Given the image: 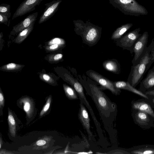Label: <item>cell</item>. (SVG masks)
Wrapping results in <instances>:
<instances>
[{
    "label": "cell",
    "instance_id": "obj_1",
    "mask_svg": "<svg viewBox=\"0 0 154 154\" xmlns=\"http://www.w3.org/2000/svg\"><path fill=\"white\" fill-rule=\"evenodd\" d=\"M80 82L85 89L86 94L91 97L95 103L104 125L108 127L112 123L116 116V105L92 80Z\"/></svg>",
    "mask_w": 154,
    "mask_h": 154
},
{
    "label": "cell",
    "instance_id": "obj_2",
    "mask_svg": "<svg viewBox=\"0 0 154 154\" xmlns=\"http://www.w3.org/2000/svg\"><path fill=\"white\" fill-rule=\"evenodd\" d=\"M154 39L152 40L150 45L139 62L131 66L127 81L135 88L141 82L144 74L152 64V51L154 48Z\"/></svg>",
    "mask_w": 154,
    "mask_h": 154
},
{
    "label": "cell",
    "instance_id": "obj_3",
    "mask_svg": "<svg viewBox=\"0 0 154 154\" xmlns=\"http://www.w3.org/2000/svg\"><path fill=\"white\" fill-rule=\"evenodd\" d=\"M73 22L75 33L80 35L88 45L95 44L100 38L102 30L101 27L88 21L85 23L81 20H74Z\"/></svg>",
    "mask_w": 154,
    "mask_h": 154
},
{
    "label": "cell",
    "instance_id": "obj_4",
    "mask_svg": "<svg viewBox=\"0 0 154 154\" xmlns=\"http://www.w3.org/2000/svg\"><path fill=\"white\" fill-rule=\"evenodd\" d=\"M109 4L124 14L135 16L146 15L145 8L135 0H108Z\"/></svg>",
    "mask_w": 154,
    "mask_h": 154
},
{
    "label": "cell",
    "instance_id": "obj_5",
    "mask_svg": "<svg viewBox=\"0 0 154 154\" xmlns=\"http://www.w3.org/2000/svg\"><path fill=\"white\" fill-rule=\"evenodd\" d=\"M86 74L90 78L100 85V88L102 90H108L116 95L120 94L121 91V90L115 87L114 82L91 70L87 71Z\"/></svg>",
    "mask_w": 154,
    "mask_h": 154
},
{
    "label": "cell",
    "instance_id": "obj_6",
    "mask_svg": "<svg viewBox=\"0 0 154 154\" xmlns=\"http://www.w3.org/2000/svg\"><path fill=\"white\" fill-rule=\"evenodd\" d=\"M140 28H138L122 36L117 39V45L123 49L129 51L132 54L135 44L142 34L140 33Z\"/></svg>",
    "mask_w": 154,
    "mask_h": 154
},
{
    "label": "cell",
    "instance_id": "obj_7",
    "mask_svg": "<svg viewBox=\"0 0 154 154\" xmlns=\"http://www.w3.org/2000/svg\"><path fill=\"white\" fill-rule=\"evenodd\" d=\"M131 116L134 123L143 129L154 128V118L147 113L131 109Z\"/></svg>",
    "mask_w": 154,
    "mask_h": 154
},
{
    "label": "cell",
    "instance_id": "obj_8",
    "mask_svg": "<svg viewBox=\"0 0 154 154\" xmlns=\"http://www.w3.org/2000/svg\"><path fill=\"white\" fill-rule=\"evenodd\" d=\"M148 36V32H144L135 44L133 49L134 56L132 61V65L137 64L145 53Z\"/></svg>",
    "mask_w": 154,
    "mask_h": 154
},
{
    "label": "cell",
    "instance_id": "obj_9",
    "mask_svg": "<svg viewBox=\"0 0 154 154\" xmlns=\"http://www.w3.org/2000/svg\"><path fill=\"white\" fill-rule=\"evenodd\" d=\"M43 0H25L19 5L14 14L12 19L13 20L19 17L24 15L34 10Z\"/></svg>",
    "mask_w": 154,
    "mask_h": 154
},
{
    "label": "cell",
    "instance_id": "obj_10",
    "mask_svg": "<svg viewBox=\"0 0 154 154\" xmlns=\"http://www.w3.org/2000/svg\"><path fill=\"white\" fill-rule=\"evenodd\" d=\"M62 2L61 0H54L45 4V8L39 17L38 23L46 22L52 17L58 10Z\"/></svg>",
    "mask_w": 154,
    "mask_h": 154
},
{
    "label": "cell",
    "instance_id": "obj_11",
    "mask_svg": "<svg viewBox=\"0 0 154 154\" xmlns=\"http://www.w3.org/2000/svg\"><path fill=\"white\" fill-rule=\"evenodd\" d=\"M80 108L78 114V118L84 128L85 130L90 138L93 137V134L91 131L90 119L87 111L85 105L81 102L80 103Z\"/></svg>",
    "mask_w": 154,
    "mask_h": 154
},
{
    "label": "cell",
    "instance_id": "obj_12",
    "mask_svg": "<svg viewBox=\"0 0 154 154\" xmlns=\"http://www.w3.org/2000/svg\"><path fill=\"white\" fill-rule=\"evenodd\" d=\"M131 109L139 110L148 113L154 118V111L144 98L133 100L131 103Z\"/></svg>",
    "mask_w": 154,
    "mask_h": 154
},
{
    "label": "cell",
    "instance_id": "obj_13",
    "mask_svg": "<svg viewBox=\"0 0 154 154\" xmlns=\"http://www.w3.org/2000/svg\"><path fill=\"white\" fill-rule=\"evenodd\" d=\"M140 83L138 90L143 93L154 88V66L149 71L146 77Z\"/></svg>",
    "mask_w": 154,
    "mask_h": 154
},
{
    "label": "cell",
    "instance_id": "obj_14",
    "mask_svg": "<svg viewBox=\"0 0 154 154\" xmlns=\"http://www.w3.org/2000/svg\"><path fill=\"white\" fill-rule=\"evenodd\" d=\"M125 150L130 154H154V145H141L134 146Z\"/></svg>",
    "mask_w": 154,
    "mask_h": 154
},
{
    "label": "cell",
    "instance_id": "obj_15",
    "mask_svg": "<svg viewBox=\"0 0 154 154\" xmlns=\"http://www.w3.org/2000/svg\"><path fill=\"white\" fill-rule=\"evenodd\" d=\"M115 87L118 89L125 90L132 92L144 98L148 99L147 95L132 86L128 81H119L114 82Z\"/></svg>",
    "mask_w": 154,
    "mask_h": 154
},
{
    "label": "cell",
    "instance_id": "obj_16",
    "mask_svg": "<svg viewBox=\"0 0 154 154\" xmlns=\"http://www.w3.org/2000/svg\"><path fill=\"white\" fill-rule=\"evenodd\" d=\"M131 23H128L118 27L113 32L111 36L112 39H118L120 38L127 31L133 26Z\"/></svg>",
    "mask_w": 154,
    "mask_h": 154
},
{
    "label": "cell",
    "instance_id": "obj_17",
    "mask_svg": "<svg viewBox=\"0 0 154 154\" xmlns=\"http://www.w3.org/2000/svg\"><path fill=\"white\" fill-rule=\"evenodd\" d=\"M103 66L107 70L116 74H119L120 71L119 63L117 61L114 60H109L105 61L103 63Z\"/></svg>",
    "mask_w": 154,
    "mask_h": 154
},
{
    "label": "cell",
    "instance_id": "obj_18",
    "mask_svg": "<svg viewBox=\"0 0 154 154\" xmlns=\"http://www.w3.org/2000/svg\"><path fill=\"white\" fill-rule=\"evenodd\" d=\"M8 117L10 131L13 137H15L16 132V124L14 118L10 112L9 111Z\"/></svg>",
    "mask_w": 154,
    "mask_h": 154
},
{
    "label": "cell",
    "instance_id": "obj_19",
    "mask_svg": "<svg viewBox=\"0 0 154 154\" xmlns=\"http://www.w3.org/2000/svg\"><path fill=\"white\" fill-rule=\"evenodd\" d=\"M64 89L67 97L69 99L73 100L79 99L77 93L74 89L67 86H65Z\"/></svg>",
    "mask_w": 154,
    "mask_h": 154
},
{
    "label": "cell",
    "instance_id": "obj_20",
    "mask_svg": "<svg viewBox=\"0 0 154 154\" xmlns=\"http://www.w3.org/2000/svg\"><path fill=\"white\" fill-rule=\"evenodd\" d=\"M23 103V108L27 115L30 116L31 115L32 111V106L31 101L29 99L27 98H24L21 100Z\"/></svg>",
    "mask_w": 154,
    "mask_h": 154
},
{
    "label": "cell",
    "instance_id": "obj_21",
    "mask_svg": "<svg viewBox=\"0 0 154 154\" xmlns=\"http://www.w3.org/2000/svg\"><path fill=\"white\" fill-rule=\"evenodd\" d=\"M11 13L9 14H3L0 13V22L1 23H3L7 24L10 21L9 18L10 17Z\"/></svg>",
    "mask_w": 154,
    "mask_h": 154
},
{
    "label": "cell",
    "instance_id": "obj_22",
    "mask_svg": "<svg viewBox=\"0 0 154 154\" xmlns=\"http://www.w3.org/2000/svg\"><path fill=\"white\" fill-rule=\"evenodd\" d=\"M10 5L2 4L0 6V13L3 14L10 13Z\"/></svg>",
    "mask_w": 154,
    "mask_h": 154
},
{
    "label": "cell",
    "instance_id": "obj_23",
    "mask_svg": "<svg viewBox=\"0 0 154 154\" xmlns=\"http://www.w3.org/2000/svg\"><path fill=\"white\" fill-rule=\"evenodd\" d=\"M51 101V97H50L48 98L45 105L40 112V116H41L44 114L48 109L50 106Z\"/></svg>",
    "mask_w": 154,
    "mask_h": 154
},
{
    "label": "cell",
    "instance_id": "obj_24",
    "mask_svg": "<svg viewBox=\"0 0 154 154\" xmlns=\"http://www.w3.org/2000/svg\"><path fill=\"white\" fill-rule=\"evenodd\" d=\"M148 99L145 98L146 101L150 105L152 108L154 109V96L149 95H146Z\"/></svg>",
    "mask_w": 154,
    "mask_h": 154
},
{
    "label": "cell",
    "instance_id": "obj_25",
    "mask_svg": "<svg viewBox=\"0 0 154 154\" xmlns=\"http://www.w3.org/2000/svg\"><path fill=\"white\" fill-rule=\"evenodd\" d=\"M4 99L3 96L2 94L0 93V106L1 108L4 106Z\"/></svg>",
    "mask_w": 154,
    "mask_h": 154
},
{
    "label": "cell",
    "instance_id": "obj_26",
    "mask_svg": "<svg viewBox=\"0 0 154 154\" xmlns=\"http://www.w3.org/2000/svg\"><path fill=\"white\" fill-rule=\"evenodd\" d=\"M46 143V141L44 140H38L36 142V144L38 146H43Z\"/></svg>",
    "mask_w": 154,
    "mask_h": 154
},
{
    "label": "cell",
    "instance_id": "obj_27",
    "mask_svg": "<svg viewBox=\"0 0 154 154\" xmlns=\"http://www.w3.org/2000/svg\"><path fill=\"white\" fill-rule=\"evenodd\" d=\"M146 95H149L154 96V88L147 91L144 93Z\"/></svg>",
    "mask_w": 154,
    "mask_h": 154
},
{
    "label": "cell",
    "instance_id": "obj_28",
    "mask_svg": "<svg viewBox=\"0 0 154 154\" xmlns=\"http://www.w3.org/2000/svg\"><path fill=\"white\" fill-rule=\"evenodd\" d=\"M62 57V55L61 54H59L56 55L54 58L55 60H57L61 58Z\"/></svg>",
    "mask_w": 154,
    "mask_h": 154
},
{
    "label": "cell",
    "instance_id": "obj_29",
    "mask_svg": "<svg viewBox=\"0 0 154 154\" xmlns=\"http://www.w3.org/2000/svg\"><path fill=\"white\" fill-rule=\"evenodd\" d=\"M16 65L14 63H10L7 65V67L8 68H13L15 67Z\"/></svg>",
    "mask_w": 154,
    "mask_h": 154
},
{
    "label": "cell",
    "instance_id": "obj_30",
    "mask_svg": "<svg viewBox=\"0 0 154 154\" xmlns=\"http://www.w3.org/2000/svg\"><path fill=\"white\" fill-rule=\"evenodd\" d=\"M60 40L58 38H55L53 40L54 43L59 44L60 42Z\"/></svg>",
    "mask_w": 154,
    "mask_h": 154
},
{
    "label": "cell",
    "instance_id": "obj_31",
    "mask_svg": "<svg viewBox=\"0 0 154 154\" xmlns=\"http://www.w3.org/2000/svg\"><path fill=\"white\" fill-rule=\"evenodd\" d=\"M58 47V45L57 44H54V45H51L50 47V48L51 49H55L57 48Z\"/></svg>",
    "mask_w": 154,
    "mask_h": 154
},
{
    "label": "cell",
    "instance_id": "obj_32",
    "mask_svg": "<svg viewBox=\"0 0 154 154\" xmlns=\"http://www.w3.org/2000/svg\"><path fill=\"white\" fill-rule=\"evenodd\" d=\"M151 54L152 55V59L151 60L152 62L151 63L152 64V63H153L154 62V48L153 49V50L151 52Z\"/></svg>",
    "mask_w": 154,
    "mask_h": 154
},
{
    "label": "cell",
    "instance_id": "obj_33",
    "mask_svg": "<svg viewBox=\"0 0 154 154\" xmlns=\"http://www.w3.org/2000/svg\"><path fill=\"white\" fill-rule=\"evenodd\" d=\"M44 79L46 80H48L50 79V77L46 74H44L43 75Z\"/></svg>",
    "mask_w": 154,
    "mask_h": 154
},
{
    "label": "cell",
    "instance_id": "obj_34",
    "mask_svg": "<svg viewBox=\"0 0 154 154\" xmlns=\"http://www.w3.org/2000/svg\"></svg>",
    "mask_w": 154,
    "mask_h": 154
}]
</instances>
